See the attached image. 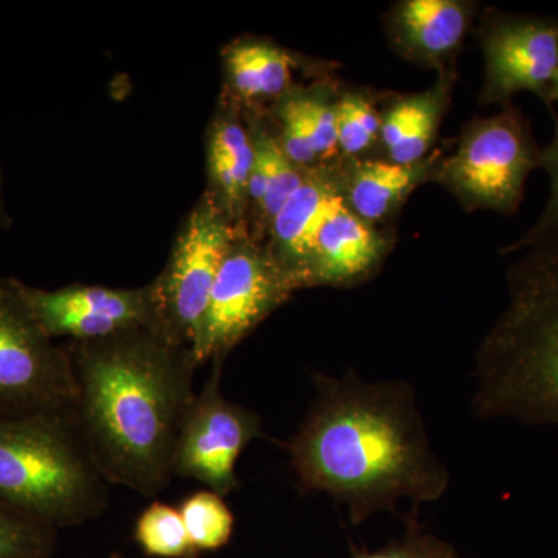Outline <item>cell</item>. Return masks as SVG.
Here are the masks:
<instances>
[{
    "mask_svg": "<svg viewBox=\"0 0 558 558\" xmlns=\"http://www.w3.org/2000/svg\"><path fill=\"white\" fill-rule=\"evenodd\" d=\"M486 54L483 100L508 105L531 92L550 105L558 75V21L495 14L483 39Z\"/></svg>",
    "mask_w": 558,
    "mask_h": 558,
    "instance_id": "8fae6325",
    "label": "cell"
},
{
    "mask_svg": "<svg viewBox=\"0 0 558 558\" xmlns=\"http://www.w3.org/2000/svg\"><path fill=\"white\" fill-rule=\"evenodd\" d=\"M312 380L310 411L284 444L301 494L329 495L354 526L396 513L403 499L418 508L447 494L449 470L409 381H368L354 371Z\"/></svg>",
    "mask_w": 558,
    "mask_h": 558,
    "instance_id": "6da1fadb",
    "label": "cell"
},
{
    "mask_svg": "<svg viewBox=\"0 0 558 558\" xmlns=\"http://www.w3.org/2000/svg\"><path fill=\"white\" fill-rule=\"evenodd\" d=\"M538 148L519 110L475 121L440 170L439 179L472 207L510 213L520 207L529 174L539 168Z\"/></svg>",
    "mask_w": 558,
    "mask_h": 558,
    "instance_id": "52a82bcc",
    "label": "cell"
},
{
    "mask_svg": "<svg viewBox=\"0 0 558 558\" xmlns=\"http://www.w3.org/2000/svg\"><path fill=\"white\" fill-rule=\"evenodd\" d=\"M336 108L337 143L348 156L362 153L380 132L381 120L373 106L360 95H344Z\"/></svg>",
    "mask_w": 558,
    "mask_h": 558,
    "instance_id": "603a6c76",
    "label": "cell"
},
{
    "mask_svg": "<svg viewBox=\"0 0 558 558\" xmlns=\"http://www.w3.org/2000/svg\"><path fill=\"white\" fill-rule=\"evenodd\" d=\"M295 279L269 247L250 238L244 223L231 242L213 286L193 344L197 365L226 363L230 352L296 292Z\"/></svg>",
    "mask_w": 558,
    "mask_h": 558,
    "instance_id": "5b68a950",
    "label": "cell"
},
{
    "mask_svg": "<svg viewBox=\"0 0 558 558\" xmlns=\"http://www.w3.org/2000/svg\"><path fill=\"white\" fill-rule=\"evenodd\" d=\"M17 288L40 329L68 343L109 339L131 330L161 328L153 282L140 288L69 284L40 289L17 279Z\"/></svg>",
    "mask_w": 558,
    "mask_h": 558,
    "instance_id": "30bf717a",
    "label": "cell"
},
{
    "mask_svg": "<svg viewBox=\"0 0 558 558\" xmlns=\"http://www.w3.org/2000/svg\"><path fill=\"white\" fill-rule=\"evenodd\" d=\"M134 538L140 549L153 558H201L191 543L179 509L156 501L140 513Z\"/></svg>",
    "mask_w": 558,
    "mask_h": 558,
    "instance_id": "d6986e66",
    "label": "cell"
},
{
    "mask_svg": "<svg viewBox=\"0 0 558 558\" xmlns=\"http://www.w3.org/2000/svg\"><path fill=\"white\" fill-rule=\"evenodd\" d=\"M549 100H550V105H553V102H558V75H557L556 81H554L553 89H550Z\"/></svg>",
    "mask_w": 558,
    "mask_h": 558,
    "instance_id": "83f0119b",
    "label": "cell"
},
{
    "mask_svg": "<svg viewBox=\"0 0 558 558\" xmlns=\"http://www.w3.org/2000/svg\"><path fill=\"white\" fill-rule=\"evenodd\" d=\"M446 94L447 90L439 86L399 101L389 110L380 126L389 160L413 165L424 159L438 130Z\"/></svg>",
    "mask_w": 558,
    "mask_h": 558,
    "instance_id": "e0dca14e",
    "label": "cell"
},
{
    "mask_svg": "<svg viewBox=\"0 0 558 558\" xmlns=\"http://www.w3.org/2000/svg\"><path fill=\"white\" fill-rule=\"evenodd\" d=\"M301 123L318 159L329 157L339 148L337 143L336 108L311 95H293Z\"/></svg>",
    "mask_w": 558,
    "mask_h": 558,
    "instance_id": "d4e9b609",
    "label": "cell"
},
{
    "mask_svg": "<svg viewBox=\"0 0 558 558\" xmlns=\"http://www.w3.org/2000/svg\"><path fill=\"white\" fill-rule=\"evenodd\" d=\"M266 149L269 175H267L266 194L258 211L260 220L270 226L279 209L284 207L290 196L300 189L306 168H300L299 165L293 163L279 146L278 140L267 134Z\"/></svg>",
    "mask_w": 558,
    "mask_h": 558,
    "instance_id": "cb8c5ba5",
    "label": "cell"
},
{
    "mask_svg": "<svg viewBox=\"0 0 558 558\" xmlns=\"http://www.w3.org/2000/svg\"><path fill=\"white\" fill-rule=\"evenodd\" d=\"M429 163L413 165L395 161H365L352 171L344 202L365 222L387 218L410 196L418 183L427 179Z\"/></svg>",
    "mask_w": 558,
    "mask_h": 558,
    "instance_id": "2e32d148",
    "label": "cell"
},
{
    "mask_svg": "<svg viewBox=\"0 0 558 558\" xmlns=\"http://www.w3.org/2000/svg\"><path fill=\"white\" fill-rule=\"evenodd\" d=\"M64 347L76 413L102 476L157 497L174 478L180 425L196 396L193 348L157 326Z\"/></svg>",
    "mask_w": 558,
    "mask_h": 558,
    "instance_id": "7a4b0ae2",
    "label": "cell"
},
{
    "mask_svg": "<svg viewBox=\"0 0 558 558\" xmlns=\"http://www.w3.org/2000/svg\"><path fill=\"white\" fill-rule=\"evenodd\" d=\"M109 486L75 405L0 413V505L58 531L98 519Z\"/></svg>",
    "mask_w": 558,
    "mask_h": 558,
    "instance_id": "277c9868",
    "label": "cell"
},
{
    "mask_svg": "<svg viewBox=\"0 0 558 558\" xmlns=\"http://www.w3.org/2000/svg\"><path fill=\"white\" fill-rule=\"evenodd\" d=\"M352 558H459V554L451 543L424 527L414 508L403 517V534L398 539L376 550L352 546Z\"/></svg>",
    "mask_w": 558,
    "mask_h": 558,
    "instance_id": "7402d4cb",
    "label": "cell"
},
{
    "mask_svg": "<svg viewBox=\"0 0 558 558\" xmlns=\"http://www.w3.org/2000/svg\"><path fill=\"white\" fill-rule=\"evenodd\" d=\"M469 11L457 0H407L396 10L398 40L411 57L436 62L458 49Z\"/></svg>",
    "mask_w": 558,
    "mask_h": 558,
    "instance_id": "9a60e30c",
    "label": "cell"
},
{
    "mask_svg": "<svg viewBox=\"0 0 558 558\" xmlns=\"http://www.w3.org/2000/svg\"><path fill=\"white\" fill-rule=\"evenodd\" d=\"M384 248L379 234L349 209L343 197L319 230L301 284L304 289L362 281L376 269Z\"/></svg>",
    "mask_w": 558,
    "mask_h": 558,
    "instance_id": "7c38bea8",
    "label": "cell"
},
{
    "mask_svg": "<svg viewBox=\"0 0 558 558\" xmlns=\"http://www.w3.org/2000/svg\"><path fill=\"white\" fill-rule=\"evenodd\" d=\"M508 303L476 354L473 414L558 435V231L513 253Z\"/></svg>",
    "mask_w": 558,
    "mask_h": 558,
    "instance_id": "3957f363",
    "label": "cell"
},
{
    "mask_svg": "<svg viewBox=\"0 0 558 558\" xmlns=\"http://www.w3.org/2000/svg\"><path fill=\"white\" fill-rule=\"evenodd\" d=\"M191 543L199 553L218 550L229 545L234 532V515L223 497L201 490L183 499L179 506Z\"/></svg>",
    "mask_w": 558,
    "mask_h": 558,
    "instance_id": "ffe728a7",
    "label": "cell"
},
{
    "mask_svg": "<svg viewBox=\"0 0 558 558\" xmlns=\"http://www.w3.org/2000/svg\"><path fill=\"white\" fill-rule=\"evenodd\" d=\"M341 201L343 194L328 172L306 168L300 189L270 222V252L292 275L299 289H303L301 275L319 230Z\"/></svg>",
    "mask_w": 558,
    "mask_h": 558,
    "instance_id": "4fadbf2b",
    "label": "cell"
},
{
    "mask_svg": "<svg viewBox=\"0 0 558 558\" xmlns=\"http://www.w3.org/2000/svg\"><path fill=\"white\" fill-rule=\"evenodd\" d=\"M253 159L255 148L252 132L242 126L233 112H220L208 134V191L218 197L238 222H244L242 215L248 202Z\"/></svg>",
    "mask_w": 558,
    "mask_h": 558,
    "instance_id": "5bb4252c",
    "label": "cell"
},
{
    "mask_svg": "<svg viewBox=\"0 0 558 558\" xmlns=\"http://www.w3.org/2000/svg\"><path fill=\"white\" fill-rule=\"evenodd\" d=\"M539 168H543L549 175V199L546 202V207L543 209L542 215H539L537 222L531 227V230H527L521 240L506 247L505 252L509 253V255H513V253L520 252L521 248L535 244V242L558 231V126L556 137L545 149H542Z\"/></svg>",
    "mask_w": 558,
    "mask_h": 558,
    "instance_id": "484cf974",
    "label": "cell"
},
{
    "mask_svg": "<svg viewBox=\"0 0 558 558\" xmlns=\"http://www.w3.org/2000/svg\"><path fill=\"white\" fill-rule=\"evenodd\" d=\"M226 69L234 94L245 101H258L288 89L293 62L274 44L245 40L226 50Z\"/></svg>",
    "mask_w": 558,
    "mask_h": 558,
    "instance_id": "ac0fdd59",
    "label": "cell"
},
{
    "mask_svg": "<svg viewBox=\"0 0 558 558\" xmlns=\"http://www.w3.org/2000/svg\"><path fill=\"white\" fill-rule=\"evenodd\" d=\"M108 558H128V557L121 556V554H119V553H112V554H110V556Z\"/></svg>",
    "mask_w": 558,
    "mask_h": 558,
    "instance_id": "f1b7e54d",
    "label": "cell"
},
{
    "mask_svg": "<svg viewBox=\"0 0 558 558\" xmlns=\"http://www.w3.org/2000/svg\"><path fill=\"white\" fill-rule=\"evenodd\" d=\"M64 343L51 340L22 299L16 278H0V413L75 405Z\"/></svg>",
    "mask_w": 558,
    "mask_h": 558,
    "instance_id": "ba28073f",
    "label": "cell"
},
{
    "mask_svg": "<svg viewBox=\"0 0 558 558\" xmlns=\"http://www.w3.org/2000/svg\"><path fill=\"white\" fill-rule=\"evenodd\" d=\"M211 366L180 425L172 473L226 497L240 488L238 459L253 440L263 438V417L227 399L222 392L223 362H213Z\"/></svg>",
    "mask_w": 558,
    "mask_h": 558,
    "instance_id": "9c48e42d",
    "label": "cell"
},
{
    "mask_svg": "<svg viewBox=\"0 0 558 558\" xmlns=\"http://www.w3.org/2000/svg\"><path fill=\"white\" fill-rule=\"evenodd\" d=\"M242 223L205 191L183 220L167 266L150 281L161 329L186 347L193 348L199 333L213 286Z\"/></svg>",
    "mask_w": 558,
    "mask_h": 558,
    "instance_id": "8992f818",
    "label": "cell"
},
{
    "mask_svg": "<svg viewBox=\"0 0 558 558\" xmlns=\"http://www.w3.org/2000/svg\"><path fill=\"white\" fill-rule=\"evenodd\" d=\"M10 226V215L7 211L5 190H3V171L0 165V230H5Z\"/></svg>",
    "mask_w": 558,
    "mask_h": 558,
    "instance_id": "4316f807",
    "label": "cell"
},
{
    "mask_svg": "<svg viewBox=\"0 0 558 558\" xmlns=\"http://www.w3.org/2000/svg\"><path fill=\"white\" fill-rule=\"evenodd\" d=\"M57 531L0 505V558H49Z\"/></svg>",
    "mask_w": 558,
    "mask_h": 558,
    "instance_id": "44dd1931",
    "label": "cell"
}]
</instances>
